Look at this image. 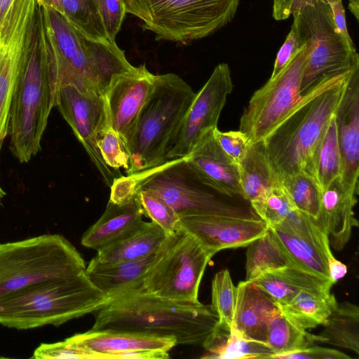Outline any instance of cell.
<instances>
[{
  "mask_svg": "<svg viewBox=\"0 0 359 359\" xmlns=\"http://www.w3.org/2000/svg\"><path fill=\"white\" fill-rule=\"evenodd\" d=\"M95 313L91 330L171 337L182 345H202L218 324L210 305L175 301L141 289L111 297Z\"/></svg>",
  "mask_w": 359,
  "mask_h": 359,
  "instance_id": "6da1fadb",
  "label": "cell"
},
{
  "mask_svg": "<svg viewBox=\"0 0 359 359\" xmlns=\"http://www.w3.org/2000/svg\"><path fill=\"white\" fill-rule=\"evenodd\" d=\"M40 2L48 60L57 90L73 85L104 95L114 76L134 67L116 42L86 38L60 12Z\"/></svg>",
  "mask_w": 359,
  "mask_h": 359,
  "instance_id": "7a4b0ae2",
  "label": "cell"
},
{
  "mask_svg": "<svg viewBox=\"0 0 359 359\" xmlns=\"http://www.w3.org/2000/svg\"><path fill=\"white\" fill-rule=\"evenodd\" d=\"M355 65L344 72L320 79L302 94L283 121L263 140L267 155L280 178L306 170L342 99Z\"/></svg>",
  "mask_w": 359,
  "mask_h": 359,
  "instance_id": "3957f363",
  "label": "cell"
},
{
  "mask_svg": "<svg viewBox=\"0 0 359 359\" xmlns=\"http://www.w3.org/2000/svg\"><path fill=\"white\" fill-rule=\"evenodd\" d=\"M56 93L39 0L30 45L13 93L10 112V149L19 162H28L40 151L49 115L55 105Z\"/></svg>",
  "mask_w": 359,
  "mask_h": 359,
  "instance_id": "277c9868",
  "label": "cell"
},
{
  "mask_svg": "<svg viewBox=\"0 0 359 359\" xmlns=\"http://www.w3.org/2000/svg\"><path fill=\"white\" fill-rule=\"evenodd\" d=\"M109 299L86 273L46 280L0 299V324L27 330L60 325L102 308Z\"/></svg>",
  "mask_w": 359,
  "mask_h": 359,
  "instance_id": "5b68a950",
  "label": "cell"
},
{
  "mask_svg": "<svg viewBox=\"0 0 359 359\" xmlns=\"http://www.w3.org/2000/svg\"><path fill=\"white\" fill-rule=\"evenodd\" d=\"M196 93L174 73L156 75L154 89L137 118L127 144V175L158 167L179 131Z\"/></svg>",
  "mask_w": 359,
  "mask_h": 359,
  "instance_id": "8992f818",
  "label": "cell"
},
{
  "mask_svg": "<svg viewBox=\"0 0 359 359\" xmlns=\"http://www.w3.org/2000/svg\"><path fill=\"white\" fill-rule=\"evenodd\" d=\"M276 20L293 17L299 48L309 43L311 53L306 66L302 95L325 76L338 74L359 62L353 41L341 35L327 0H273Z\"/></svg>",
  "mask_w": 359,
  "mask_h": 359,
  "instance_id": "52a82bcc",
  "label": "cell"
},
{
  "mask_svg": "<svg viewBox=\"0 0 359 359\" xmlns=\"http://www.w3.org/2000/svg\"><path fill=\"white\" fill-rule=\"evenodd\" d=\"M86 270L79 251L59 234L0 243V299L37 283L81 275Z\"/></svg>",
  "mask_w": 359,
  "mask_h": 359,
  "instance_id": "ba28073f",
  "label": "cell"
},
{
  "mask_svg": "<svg viewBox=\"0 0 359 359\" xmlns=\"http://www.w3.org/2000/svg\"><path fill=\"white\" fill-rule=\"evenodd\" d=\"M240 0H125L126 12L139 18L157 40L187 43L230 23Z\"/></svg>",
  "mask_w": 359,
  "mask_h": 359,
  "instance_id": "9c48e42d",
  "label": "cell"
},
{
  "mask_svg": "<svg viewBox=\"0 0 359 359\" xmlns=\"http://www.w3.org/2000/svg\"><path fill=\"white\" fill-rule=\"evenodd\" d=\"M214 252L181 229L167 236L141 290L175 301L197 304L205 268Z\"/></svg>",
  "mask_w": 359,
  "mask_h": 359,
  "instance_id": "30bf717a",
  "label": "cell"
},
{
  "mask_svg": "<svg viewBox=\"0 0 359 359\" xmlns=\"http://www.w3.org/2000/svg\"><path fill=\"white\" fill-rule=\"evenodd\" d=\"M139 189H150L166 201L180 217L196 215L250 216L245 210L227 203L198 177L185 158L132 175Z\"/></svg>",
  "mask_w": 359,
  "mask_h": 359,
  "instance_id": "8fae6325",
  "label": "cell"
},
{
  "mask_svg": "<svg viewBox=\"0 0 359 359\" xmlns=\"http://www.w3.org/2000/svg\"><path fill=\"white\" fill-rule=\"evenodd\" d=\"M311 53V44L305 43L275 77L253 93L239 125V130L247 136L250 144L264 140L299 100L302 77Z\"/></svg>",
  "mask_w": 359,
  "mask_h": 359,
  "instance_id": "7c38bea8",
  "label": "cell"
},
{
  "mask_svg": "<svg viewBox=\"0 0 359 359\" xmlns=\"http://www.w3.org/2000/svg\"><path fill=\"white\" fill-rule=\"evenodd\" d=\"M55 107L83 145L105 184L111 187L115 171L104 162L97 144L100 136L111 126L104 95L73 85H62L57 90Z\"/></svg>",
  "mask_w": 359,
  "mask_h": 359,
  "instance_id": "4fadbf2b",
  "label": "cell"
},
{
  "mask_svg": "<svg viewBox=\"0 0 359 359\" xmlns=\"http://www.w3.org/2000/svg\"><path fill=\"white\" fill-rule=\"evenodd\" d=\"M38 0H15L0 29V151L8 135L13 93L27 55Z\"/></svg>",
  "mask_w": 359,
  "mask_h": 359,
  "instance_id": "5bb4252c",
  "label": "cell"
},
{
  "mask_svg": "<svg viewBox=\"0 0 359 359\" xmlns=\"http://www.w3.org/2000/svg\"><path fill=\"white\" fill-rule=\"evenodd\" d=\"M233 87L228 64L217 65L206 83L196 93L168 149V161L186 157L204 133L217 128L220 114Z\"/></svg>",
  "mask_w": 359,
  "mask_h": 359,
  "instance_id": "9a60e30c",
  "label": "cell"
},
{
  "mask_svg": "<svg viewBox=\"0 0 359 359\" xmlns=\"http://www.w3.org/2000/svg\"><path fill=\"white\" fill-rule=\"evenodd\" d=\"M269 228L297 267L330 280L327 261L333 254L317 220L294 208L284 221Z\"/></svg>",
  "mask_w": 359,
  "mask_h": 359,
  "instance_id": "2e32d148",
  "label": "cell"
},
{
  "mask_svg": "<svg viewBox=\"0 0 359 359\" xmlns=\"http://www.w3.org/2000/svg\"><path fill=\"white\" fill-rule=\"evenodd\" d=\"M155 79L156 75L144 64L134 66L114 76L104 92L111 126L126 149L139 114L154 89Z\"/></svg>",
  "mask_w": 359,
  "mask_h": 359,
  "instance_id": "e0dca14e",
  "label": "cell"
},
{
  "mask_svg": "<svg viewBox=\"0 0 359 359\" xmlns=\"http://www.w3.org/2000/svg\"><path fill=\"white\" fill-rule=\"evenodd\" d=\"M181 229L215 254L229 248L246 247L268 229L260 218L227 215H196L180 217Z\"/></svg>",
  "mask_w": 359,
  "mask_h": 359,
  "instance_id": "ac0fdd59",
  "label": "cell"
},
{
  "mask_svg": "<svg viewBox=\"0 0 359 359\" xmlns=\"http://www.w3.org/2000/svg\"><path fill=\"white\" fill-rule=\"evenodd\" d=\"M341 157V181L358 194L359 177V63L352 69L342 99L335 111Z\"/></svg>",
  "mask_w": 359,
  "mask_h": 359,
  "instance_id": "d6986e66",
  "label": "cell"
},
{
  "mask_svg": "<svg viewBox=\"0 0 359 359\" xmlns=\"http://www.w3.org/2000/svg\"><path fill=\"white\" fill-rule=\"evenodd\" d=\"M214 130L204 133L184 158L199 179L219 194L244 199L238 168L222 149Z\"/></svg>",
  "mask_w": 359,
  "mask_h": 359,
  "instance_id": "ffe728a7",
  "label": "cell"
},
{
  "mask_svg": "<svg viewBox=\"0 0 359 359\" xmlns=\"http://www.w3.org/2000/svg\"><path fill=\"white\" fill-rule=\"evenodd\" d=\"M279 309L276 302L252 281L236 286V301L231 328L245 339L266 344V327Z\"/></svg>",
  "mask_w": 359,
  "mask_h": 359,
  "instance_id": "44dd1931",
  "label": "cell"
},
{
  "mask_svg": "<svg viewBox=\"0 0 359 359\" xmlns=\"http://www.w3.org/2000/svg\"><path fill=\"white\" fill-rule=\"evenodd\" d=\"M357 195L344 187L340 177L334 180L322 194L317 222L326 231L330 246L337 251L341 250L346 246L353 228L358 225L353 211Z\"/></svg>",
  "mask_w": 359,
  "mask_h": 359,
  "instance_id": "7402d4cb",
  "label": "cell"
},
{
  "mask_svg": "<svg viewBox=\"0 0 359 359\" xmlns=\"http://www.w3.org/2000/svg\"><path fill=\"white\" fill-rule=\"evenodd\" d=\"M142 207L137 196L125 204L109 200L102 216L83 234L81 244L98 250L123 238L143 220Z\"/></svg>",
  "mask_w": 359,
  "mask_h": 359,
  "instance_id": "603a6c76",
  "label": "cell"
},
{
  "mask_svg": "<svg viewBox=\"0 0 359 359\" xmlns=\"http://www.w3.org/2000/svg\"><path fill=\"white\" fill-rule=\"evenodd\" d=\"M160 249L141 259L116 263H100L93 258L86 273L94 285L111 299L125 291L141 289L144 276L157 259Z\"/></svg>",
  "mask_w": 359,
  "mask_h": 359,
  "instance_id": "cb8c5ba5",
  "label": "cell"
},
{
  "mask_svg": "<svg viewBox=\"0 0 359 359\" xmlns=\"http://www.w3.org/2000/svg\"><path fill=\"white\" fill-rule=\"evenodd\" d=\"M72 337L103 359H114V355L133 351L154 350L168 352L177 345L175 339L144 334L88 330Z\"/></svg>",
  "mask_w": 359,
  "mask_h": 359,
  "instance_id": "d4e9b609",
  "label": "cell"
},
{
  "mask_svg": "<svg viewBox=\"0 0 359 359\" xmlns=\"http://www.w3.org/2000/svg\"><path fill=\"white\" fill-rule=\"evenodd\" d=\"M238 168L244 199L250 203L255 211L269 192L281 183V178L267 155L263 141L250 144Z\"/></svg>",
  "mask_w": 359,
  "mask_h": 359,
  "instance_id": "484cf974",
  "label": "cell"
},
{
  "mask_svg": "<svg viewBox=\"0 0 359 359\" xmlns=\"http://www.w3.org/2000/svg\"><path fill=\"white\" fill-rule=\"evenodd\" d=\"M265 291L279 307L289 303L302 290L330 292L334 283L293 265L266 272L251 280Z\"/></svg>",
  "mask_w": 359,
  "mask_h": 359,
  "instance_id": "4316f807",
  "label": "cell"
},
{
  "mask_svg": "<svg viewBox=\"0 0 359 359\" xmlns=\"http://www.w3.org/2000/svg\"><path fill=\"white\" fill-rule=\"evenodd\" d=\"M167 236L154 222L142 221L127 236L97 250L93 259L103 264L141 259L158 251Z\"/></svg>",
  "mask_w": 359,
  "mask_h": 359,
  "instance_id": "83f0119b",
  "label": "cell"
},
{
  "mask_svg": "<svg viewBox=\"0 0 359 359\" xmlns=\"http://www.w3.org/2000/svg\"><path fill=\"white\" fill-rule=\"evenodd\" d=\"M202 346L205 350L202 358H269L273 354L267 344L245 339L231 327L227 329L218 324Z\"/></svg>",
  "mask_w": 359,
  "mask_h": 359,
  "instance_id": "f1b7e54d",
  "label": "cell"
},
{
  "mask_svg": "<svg viewBox=\"0 0 359 359\" xmlns=\"http://www.w3.org/2000/svg\"><path fill=\"white\" fill-rule=\"evenodd\" d=\"M337 305L336 298L331 292L302 290L279 309L294 325L307 330L325 325Z\"/></svg>",
  "mask_w": 359,
  "mask_h": 359,
  "instance_id": "f546056e",
  "label": "cell"
},
{
  "mask_svg": "<svg viewBox=\"0 0 359 359\" xmlns=\"http://www.w3.org/2000/svg\"><path fill=\"white\" fill-rule=\"evenodd\" d=\"M322 194L341 175V157L337 138L335 114L331 118L306 169Z\"/></svg>",
  "mask_w": 359,
  "mask_h": 359,
  "instance_id": "4dcf8cb0",
  "label": "cell"
},
{
  "mask_svg": "<svg viewBox=\"0 0 359 359\" xmlns=\"http://www.w3.org/2000/svg\"><path fill=\"white\" fill-rule=\"evenodd\" d=\"M246 247L245 280L290 265L296 266L269 227Z\"/></svg>",
  "mask_w": 359,
  "mask_h": 359,
  "instance_id": "1f68e13d",
  "label": "cell"
},
{
  "mask_svg": "<svg viewBox=\"0 0 359 359\" xmlns=\"http://www.w3.org/2000/svg\"><path fill=\"white\" fill-rule=\"evenodd\" d=\"M319 334L322 343L359 353V308L349 302L338 304Z\"/></svg>",
  "mask_w": 359,
  "mask_h": 359,
  "instance_id": "d6a6232c",
  "label": "cell"
},
{
  "mask_svg": "<svg viewBox=\"0 0 359 359\" xmlns=\"http://www.w3.org/2000/svg\"><path fill=\"white\" fill-rule=\"evenodd\" d=\"M322 342L319 335L311 334L291 321L280 309L270 318L266 327V344L273 351L269 358L276 355L286 353Z\"/></svg>",
  "mask_w": 359,
  "mask_h": 359,
  "instance_id": "836d02e7",
  "label": "cell"
},
{
  "mask_svg": "<svg viewBox=\"0 0 359 359\" xmlns=\"http://www.w3.org/2000/svg\"><path fill=\"white\" fill-rule=\"evenodd\" d=\"M60 13L86 38L96 42H116L109 39L98 7L93 0H61Z\"/></svg>",
  "mask_w": 359,
  "mask_h": 359,
  "instance_id": "e575fe53",
  "label": "cell"
},
{
  "mask_svg": "<svg viewBox=\"0 0 359 359\" xmlns=\"http://www.w3.org/2000/svg\"><path fill=\"white\" fill-rule=\"evenodd\" d=\"M281 184L294 206L317 220L322 192L312 176L306 171L301 170L281 178Z\"/></svg>",
  "mask_w": 359,
  "mask_h": 359,
  "instance_id": "d590c367",
  "label": "cell"
},
{
  "mask_svg": "<svg viewBox=\"0 0 359 359\" xmlns=\"http://www.w3.org/2000/svg\"><path fill=\"white\" fill-rule=\"evenodd\" d=\"M236 301V287L230 272L223 269L217 272L212 281L211 308L218 318V325L231 329Z\"/></svg>",
  "mask_w": 359,
  "mask_h": 359,
  "instance_id": "8d00e7d4",
  "label": "cell"
},
{
  "mask_svg": "<svg viewBox=\"0 0 359 359\" xmlns=\"http://www.w3.org/2000/svg\"><path fill=\"white\" fill-rule=\"evenodd\" d=\"M137 198L144 215L168 235L181 229L180 218L175 210L158 194L150 189H139Z\"/></svg>",
  "mask_w": 359,
  "mask_h": 359,
  "instance_id": "74e56055",
  "label": "cell"
},
{
  "mask_svg": "<svg viewBox=\"0 0 359 359\" xmlns=\"http://www.w3.org/2000/svg\"><path fill=\"white\" fill-rule=\"evenodd\" d=\"M294 208L280 183L269 192L255 212L268 227H271L284 221Z\"/></svg>",
  "mask_w": 359,
  "mask_h": 359,
  "instance_id": "f35d334b",
  "label": "cell"
},
{
  "mask_svg": "<svg viewBox=\"0 0 359 359\" xmlns=\"http://www.w3.org/2000/svg\"><path fill=\"white\" fill-rule=\"evenodd\" d=\"M32 358H99L103 359L101 354L91 351L83 344L74 340L72 337L64 341L41 344L34 351Z\"/></svg>",
  "mask_w": 359,
  "mask_h": 359,
  "instance_id": "ab89813d",
  "label": "cell"
},
{
  "mask_svg": "<svg viewBox=\"0 0 359 359\" xmlns=\"http://www.w3.org/2000/svg\"><path fill=\"white\" fill-rule=\"evenodd\" d=\"M98 147L106 164L113 170L129 167V154L118 134L109 126L98 140Z\"/></svg>",
  "mask_w": 359,
  "mask_h": 359,
  "instance_id": "60d3db41",
  "label": "cell"
},
{
  "mask_svg": "<svg viewBox=\"0 0 359 359\" xmlns=\"http://www.w3.org/2000/svg\"><path fill=\"white\" fill-rule=\"evenodd\" d=\"M98 10L109 39L116 41L127 13L125 0H99Z\"/></svg>",
  "mask_w": 359,
  "mask_h": 359,
  "instance_id": "b9f144b4",
  "label": "cell"
},
{
  "mask_svg": "<svg viewBox=\"0 0 359 359\" xmlns=\"http://www.w3.org/2000/svg\"><path fill=\"white\" fill-rule=\"evenodd\" d=\"M214 135L225 154L238 167L250 145L247 136L240 130L222 132L217 128Z\"/></svg>",
  "mask_w": 359,
  "mask_h": 359,
  "instance_id": "7bdbcfd3",
  "label": "cell"
},
{
  "mask_svg": "<svg viewBox=\"0 0 359 359\" xmlns=\"http://www.w3.org/2000/svg\"><path fill=\"white\" fill-rule=\"evenodd\" d=\"M273 359H351V357L334 348L310 346L306 348L276 355Z\"/></svg>",
  "mask_w": 359,
  "mask_h": 359,
  "instance_id": "ee69618b",
  "label": "cell"
},
{
  "mask_svg": "<svg viewBox=\"0 0 359 359\" xmlns=\"http://www.w3.org/2000/svg\"><path fill=\"white\" fill-rule=\"evenodd\" d=\"M109 201L116 204H125L137 196V187L132 175L114 178L111 185Z\"/></svg>",
  "mask_w": 359,
  "mask_h": 359,
  "instance_id": "f6af8a7d",
  "label": "cell"
},
{
  "mask_svg": "<svg viewBox=\"0 0 359 359\" xmlns=\"http://www.w3.org/2000/svg\"><path fill=\"white\" fill-rule=\"evenodd\" d=\"M299 48L295 31L291 27L290 32L278 52L270 79L275 77L284 68Z\"/></svg>",
  "mask_w": 359,
  "mask_h": 359,
  "instance_id": "bcb514c9",
  "label": "cell"
},
{
  "mask_svg": "<svg viewBox=\"0 0 359 359\" xmlns=\"http://www.w3.org/2000/svg\"><path fill=\"white\" fill-rule=\"evenodd\" d=\"M327 1L332 10L334 23L338 30L348 41L352 42L346 26L345 10L342 0H327Z\"/></svg>",
  "mask_w": 359,
  "mask_h": 359,
  "instance_id": "7dc6e473",
  "label": "cell"
},
{
  "mask_svg": "<svg viewBox=\"0 0 359 359\" xmlns=\"http://www.w3.org/2000/svg\"><path fill=\"white\" fill-rule=\"evenodd\" d=\"M168 352L154 350H139L118 353L114 355V359H165L169 358Z\"/></svg>",
  "mask_w": 359,
  "mask_h": 359,
  "instance_id": "c3c4849f",
  "label": "cell"
},
{
  "mask_svg": "<svg viewBox=\"0 0 359 359\" xmlns=\"http://www.w3.org/2000/svg\"><path fill=\"white\" fill-rule=\"evenodd\" d=\"M327 268L330 278L334 284L344 278L348 271L347 266L337 259L334 255L328 259Z\"/></svg>",
  "mask_w": 359,
  "mask_h": 359,
  "instance_id": "681fc988",
  "label": "cell"
},
{
  "mask_svg": "<svg viewBox=\"0 0 359 359\" xmlns=\"http://www.w3.org/2000/svg\"><path fill=\"white\" fill-rule=\"evenodd\" d=\"M15 0H0V29L5 22Z\"/></svg>",
  "mask_w": 359,
  "mask_h": 359,
  "instance_id": "f907efd6",
  "label": "cell"
},
{
  "mask_svg": "<svg viewBox=\"0 0 359 359\" xmlns=\"http://www.w3.org/2000/svg\"><path fill=\"white\" fill-rule=\"evenodd\" d=\"M348 9L358 20L359 17V0H348Z\"/></svg>",
  "mask_w": 359,
  "mask_h": 359,
  "instance_id": "816d5d0a",
  "label": "cell"
},
{
  "mask_svg": "<svg viewBox=\"0 0 359 359\" xmlns=\"http://www.w3.org/2000/svg\"><path fill=\"white\" fill-rule=\"evenodd\" d=\"M42 3L53 9L60 11V1L61 0H41Z\"/></svg>",
  "mask_w": 359,
  "mask_h": 359,
  "instance_id": "f5cc1de1",
  "label": "cell"
},
{
  "mask_svg": "<svg viewBox=\"0 0 359 359\" xmlns=\"http://www.w3.org/2000/svg\"><path fill=\"white\" fill-rule=\"evenodd\" d=\"M5 194H6L5 192L0 187V201L2 199V198L4 196Z\"/></svg>",
  "mask_w": 359,
  "mask_h": 359,
  "instance_id": "db71d44e",
  "label": "cell"
},
{
  "mask_svg": "<svg viewBox=\"0 0 359 359\" xmlns=\"http://www.w3.org/2000/svg\"><path fill=\"white\" fill-rule=\"evenodd\" d=\"M93 1L95 3V4H96V5L97 6V7H98V2H99V0H93Z\"/></svg>",
  "mask_w": 359,
  "mask_h": 359,
  "instance_id": "11a10c76",
  "label": "cell"
}]
</instances>
